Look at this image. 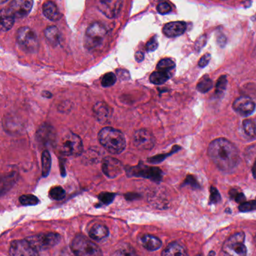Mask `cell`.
Masks as SVG:
<instances>
[{"label": "cell", "instance_id": "12", "mask_svg": "<svg viewBox=\"0 0 256 256\" xmlns=\"http://www.w3.org/2000/svg\"><path fill=\"white\" fill-rule=\"evenodd\" d=\"M122 4L124 2L120 0H104L98 2V8L106 17L113 19L120 12Z\"/></svg>", "mask_w": 256, "mask_h": 256}, {"label": "cell", "instance_id": "5", "mask_svg": "<svg viewBox=\"0 0 256 256\" xmlns=\"http://www.w3.org/2000/svg\"><path fill=\"white\" fill-rule=\"evenodd\" d=\"M108 34L106 26L100 22H95L90 25L85 34V47L89 50L96 48L102 43Z\"/></svg>", "mask_w": 256, "mask_h": 256}, {"label": "cell", "instance_id": "14", "mask_svg": "<svg viewBox=\"0 0 256 256\" xmlns=\"http://www.w3.org/2000/svg\"><path fill=\"white\" fill-rule=\"evenodd\" d=\"M132 174L134 176H142V178H149L152 180H161L162 173L158 168L148 167L146 166H136L132 168Z\"/></svg>", "mask_w": 256, "mask_h": 256}, {"label": "cell", "instance_id": "44", "mask_svg": "<svg viewBox=\"0 0 256 256\" xmlns=\"http://www.w3.org/2000/svg\"><path fill=\"white\" fill-rule=\"evenodd\" d=\"M185 184L192 186H198V182H196V180L193 178V176H187Z\"/></svg>", "mask_w": 256, "mask_h": 256}, {"label": "cell", "instance_id": "49", "mask_svg": "<svg viewBox=\"0 0 256 256\" xmlns=\"http://www.w3.org/2000/svg\"><path fill=\"white\" fill-rule=\"evenodd\" d=\"M214 254H215V252L212 251L209 253V256H214Z\"/></svg>", "mask_w": 256, "mask_h": 256}, {"label": "cell", "instance_id": "15", "mask_svg": "<svg viewBox=\"0 0 256 256\" xmlns=\"http://www.w3.org/2000/svg\"><path fill=\"white\" fill-rule=\"evenodd\" d=\"M122 166L120 162L112 157H106L102 161V170L106 176L116 178L122 172Z\"/></svg>", "mask_w": 256, "mask_h": 256}, {"label": "cell", "instance_id": "43", "mask_svg": "<svg viewBox=\"0 0 256 256\" xmlns=\"http://www.w3.org/2000/svg\"><path fill=\"white\" fill-rule=\"evenodd\" d=\"M232 196H234V198L235 200H236V202H241V203H244V202H245V197H244V194H242V193L235 192V194H232Z\"/></svg>", "mask_w": 256, "mask_h": 256}, {"label": "cell", "instance_id": "50", "mask_svg": "<svg viewBox=\"0 0 256 256\" xmlns=\"http://www.w3.org/2000/svg\"></svg>", "mask_w": 256, "mask_h": 256}, {"label": "cell", "instance_id": "24", "mask_svg": "<svg viewBox=\"0 0 256 256\" xmlns=\"http://www.w3.org/2000/svg\"><path fill=\"white\" fill-rule=\"evenodd\" d=\"M242 130L248 137L256 138V122L252 120H245L242 122Z\"/></svg>", "mask_w": 256, "mask_h": 256}, {"label": "cell", "instance_id": "41", "mask_svg": "<svg viewBox=\"0 0 256 256\" xmlns=\"http://www.w3.org/2000/svg\"><path fill=\"white\" fill-rule=\"evenodd\" d=\"M220 200V193L217 191L216 188L212 187V188H211L210 202H212V203H216V202H218Z\"/></svg>", "mask_w": 256, "mask_h": 256}, {"label": "cell", "instance_id": "47", "mask_svg": "<svg viewBox=\"0 0 256 256\" xmlns=\"http://www.w3.org/2000/svg\"><path fill=\"white\" fill-rule=\"evenodd\" d=\"M43 97H46V98H52V94L50 92H49L48 91H44L42 94Z\"/></svg>", "mask_w": 256, "mask_h": 256}, {"label": "cell", "instance_id": "26", "mask_svg": "<svg viewBox=\"0 0 256 256\" xmlns=\"http://www.w3.org/2000/svg\"><path fill=\"white\" fill-rule=\"evenodd\" d=\"M228 80L226 76H220L216 84L215 96L220 98L224 95V91L227 88Z\"/></svg>", "mask_w": 256, "mask_h": 256}, {"label": "cell", "instance_id": "32", "mask_svg": "<svg viewBox=\"0 0 256 256\" xmlns=\"http://www.w3.org/2000/svg\"><path fill=\"white\" fill-rule=\"evenodd\" d=\"M49 194L52 198L54 200H61L65 197L66 192L61 186H54L49 192Z\"/></svg>", "mask_w": 256, "mask_h": 256}, {"label": "cell", "instance_id": "8", "mask_svg": "<svg viewBox=\"0 0 256 256\" xmlns=\"http://www.w3.org/2000/svg\"><path fill=\"white\" fill-rule=\"evenodd\" d=\"M26 240L38 251V250H48L54 246L60 241L61 236L59 234L50 232V233L34 235V236H29Z\"/></svg>", "mask_w": 256, "mask_h": 256}, {"label": "cell", "instance_id": "25", "mask_svg": "<svg viewBox=\"0 0 256 256\" xmlns=\"http://www.w3.org/2000/svg\"><path fill=\"white\" fill-rule=\"evenodd\" d=\"M42 175L43 176H47L50 172L52 167V157L50 152L48 150L43 151L42 155Z\"/></svg>", "mask_w": 256, "mask_h": 256}, {"label": "cell", "instance_id": "20", "mask_svg": "<svg viewBox=\"0 0 256 256\" xmlns=\"http://www.w3.org/2000/svg\"><path fill=\"white\" fill-rule=\"evenodd\" d=\"M142 244L145 248L150 251H155L162 246V241L154 235L145 234L142 236Z\"/></svg>", "mask_w": 256, "mask_h": 256}, {"label": "cell", "instance_id": "7", "mask_svg": "<svg viewBox=\"0 0 256 256\" xmlns=\"http://www.w3.org/2000/svg\"><path fill=\"white\" fill-rule=\"evenodd\" d=\"M17 42L26 53H36L38 50V36L32 29L28 26H23L18 30Z\"/></svg>", "mask_w": 256, "mask_h": 256}, {"label": "cell", "instance_id": "42", "mask_svg": "<svg viewBox=\"0 0 256 256\" xmlns=\"http://www.w3.org/2000/svg\"><path fill=\"white\" fill-rule=\"evenodd\" d=\"M217 43H218V46L221 48L224 47V46L226 44V42H227V38L224 36V35L223 34H220V35L217 36Z\"/></svg>", "mask_w": 256, "mask_h": 256}, {"label": "cell", "instance_id": "16", "mask_svg": "<svg viewBox=\"0 0 256 256\" xmlns=\"http://www.w3.org/2000/svg\"><path fill=\"white\" fill-rule=\"evenodd\" d=\"M94 116L98 122L102 124H106L110 121L113 114L112 108L104 102H100L94 106Z\"/></svg>", "mask_w": 256, "mask_h": 256}, {"label": "cell", "instance_id": "22", "mask_svg": "<svg viewBox=\"0 0 256 256\" xmlns=\"http://www.w3.org/2000/svg\"><path fill=\"white\" fill-rule=\"evenodd\" d=\"M163 256H187L186 251L180 244L172 242L163 252Z\"/></svg>", "mask_w": 256, "mask_h": 256}, {"label": "cell", "instance_id": "45", "mask_svg": "<svg viewBox=\"0 0 256 256\" xmlns=\"http://www.w3.org/2000/svg\"><path fill=\"white\" fill-rule=\"evenodd\" d=\"M60 256H77L72 251H70L68 248H64L61 252Z\"/></svg>", "mask_w": 256, "mask_h": 256}, {"label": "cell", "instance_id": "40", "mask_svg": "<svg viewBox=\"0 0 256 256\" xmlns=\"http://www.w3.org/2000/svg\"><path fill=\"white\" fill-rule=\"evenodd\" d=\"M210 59L211 56L210 54H206L204 55V56L200 58V60H199V66H200V68H204V67L209 64Z\"/></svg>", "mask_w": 256, "mask_h": 256}, {"label": "cell", "instance_id": "38", "mask_svg": "<svg viewBox=\"0 0 256 256\" xmlns=\"http://www.w3.org/2000/svg\"><path fill=\"white\" fill-rule=\"evenodd\" d=\"M158 46V41H157L156 37H152V38H151L149 42H148V44H146V50H148V52H154V50H156Z\"/></svg>", "mask_w": 256, "mask_h": 256}, {"label": "cell", "instance_id": "2", "mask_svg": "<svg viewBox=\"0 0 256 256\" xmlns=\"http://www.w3.org/2000/svg\"><path fill=\"white\" fill-rule=\"evenodd\" d=\"M103 148L112 154H120L126 146L125 136L122 132L112 127H104L98 134Z\"/></svg>", "mask_w": 256, "mask_h": 256}, {"label": "cell", "instance_id": "35", "mask_svg": "<svg viewBox=\"0 0 256 256\" xmlns=\"http://www.w3.org/2000/svg\"><path fill=\"white\" fill-rule=\"evenodd\" d=\"M115 194L114 193L103 192L98 196L100 202H102L104 204H108L112 203V200L114 198Z\"/></svg>", "mask_w": 256, "mask_h": 256}, {"label": "cell", "instance_id": "29", "mask_svg": "<svg viewBox=\"0 0 256 256\" xmlns=\"http://www.w3.org/2000/svg\"><path fill=\"white\" fill-rule=\"evenodd\" d=\"M175 62L169 58L162 60L157 64V71L164 72L169 73L173 68H175Z\"/></svg>", "mask_w": 256, "mask_h": 256}, {"label": "cell", "instance_id": "23", "mask_svg": "<svg viewBox=\"0 0 256 256\" xmlns=\"http://www.w3.org/2000/svg\"><path fill=\"white\" fill-rule=\"evenodd\" d=\"M170 78V74L164 72L156 71L151 74L150 80L156 85H161L166 83Z\"/></svg>", "mask_w": 256, "mask_h": 256}, {"label": "cell", "instance_id": "19", "mask_svg": "<svg viewBox=\"0 0 256 256\" xmlns=\"http://www.w3.org/2000/svg\"><path fill=\"white\" fill-rule=\"evenodd\" d=\"M44 36L49 44L56 47L60 42V32L54 26H48L44 30Z\"/></svg>", "mask_w": 256, "mask_h": 256}, {"label": "cell", "instance_id": "27", "mask_svg": "<svg viewBox=\"0 0 256 256\" xmlns=\"http://www.w3.org/2000/svg\"><path fill=\"white\" fill-rule=\"evenodd\" d=\"M212 82L208 76H204L200 79V82L198 83L197 86H196L197 90L198 92H202V94H205V92H208L210 90L212 89Z\"/></svg>", "mask_w": 256, "mask_h": 256}, {"label": "cell", "instance_id": "48", "mask_svg": "<svg viewBox=\"0 0 256 256\" xmlns=\"http://www.w3.org/2000/svg\"><path fill=\"white\" fill-rule=\"evenodd\" d=\"M252 174L253 176L256 179V160L254 161V164L252 166Z\"/></svg>", "mask_w": 256, "mask_h": 256}, {"label": "cell", "instance_id": "33", "mask_svg": "<svg viewBox=\"0 0 256 256\" xmlns=\"http://www.w3.org/2000/svg\"><path fill=\"white\" fill-rule=\"evenodd\" d=\"M19 200H20L22 204L25 205V206L36 205L38 204V202H40L38 198L32 196V194H24V196H20Z\"/></svg>", "mask_w": 256, "mask_h": 256}, {"label": "cell", "instance_id": "3", "mask_svg": "<svg viewBox=\"0 0 256 256\" xmlns=\"http://www.w3.org/2000/svg\"><path fill=\"white\" fill-rule=\"evenodd\" d=\"M56 148L62 155L78 156L83 152L82 139L72 132H64L56 143Z\"/></svg>", "mask_w": 256, "mask_h": 256}, {"label": "cell", "instance_id": "28", "mask_svg": "<svg viewBox=\"0 0 256 256\" xmlns=\"http://www.w3.org/2000/svg\"><path fill=\"white\" fill-rule=\"evenodd\" d=\"M113 256H138L136 250L128 244H124L115 251Z\"/></svg>", "mask_w": 256, "mask_h": 256}, {"label": "cell", "instance_id": "18", "mask_svg": "<svg viewBox=\"0 0 256 256\" xmlns=\"http://www.w3.org/2000/svg\"><path fill=\"white\" fill-rule=\"evenodd\" d=\"M43 14L47 18L48 20L52 22H56L59 20L62 17V14L58 10V6L54 2L48 1L43 5L42 7Z\"/></svg>", "mask_w": 256, "mask_h": 256}, {"label": "cell", "instance_id": "13", "mask_svg": "<svg viewBox=\"0 0 256 256\" xmlns=\"http://www.w3.org/2000/svg\"><path fill=\"white\" fill-rule=\"evenodd\" d=\"M233 109L242 116L251 115L256 110V104L250 97L240 96L236 98L233 103Z\"/></svg>", "mask_w": 256, "mask_h": 256}, {"label": "cell", "instance_id": "30", "mask_svg": "<svg viewBox=\"0 0 256 256\" xmlns=\"http://www.w3.org/2000/svg\"><path fill=\"white\" fill-rule=\"evenodd\" d=\"M1 30L2 31H8L12 28L14 24V18L12 16L8 14L6 12L5 13L2 12L1 16Z\"/></svg>", "mask_w": 256, "mask_h": 256}, {"label": "cell", "instance_id": "34", "mask_svg": "<svg viewBox=\"0 0 256 256\" xmlns=\"http://www.w3.org/2000/svg\"><path fill=\"white\" fill-rule=\"evenodd\" d=\"M241 212H248L256 210V200H251L248 202H244L239 206Z\"/></svg>", "mask_w": 256, "mask_h": 256}, {"label": "cell", "instance_id": "11", "mask_svg": "<svg viewBox=\"0 0 256 256\" xmlns=\"http://www.w3.org/2000/svg\"><path fill=\"white\" fill-rule=\"evenodd\" d=\"M10 256H40L38 251L26 240H17L12 242Z\"/></svg>", "mask_w": 256, "mask_h": 256}, {"label": "cell", "instance_id": "10", "mask_svg": "<svg viewBox=\"0 0 256 256\" xmlns=\"http://www.w3.org/2000/svg\"><path fill=\"white\" fill-rule=\"evenodd\" d=\"M133 143L138 149L150 150L155 146L156 139L152 133L142 128L137 130L133 136Z\"/></svg>", "mask_w": 256, "mask_h": 256}, {"label": "cell", "instance_id": "21", "mask_svg": "<svg viewBox=\"0 0 256 256\" xmlns=\"http://www.w3.org/2000/svg\"><path fill=\"white\" fill-rule=\"evenodd\" d=\"M109 234L108 228L106 226L101 224H96L91 228L89 232V235L92 239L95 240H102L107 238Z\"/></svg>", "mask_w": 256, "mask_h": 256}, {"label": "cell", "instance_id": "31", "mask_svg": "<svg viewBox=\"0 0 256 256\" xmlns=\"http://www.w3.org/2000/svg\"><path fill=\"white\" fill-rule=\"evenodd\" d=\"M116 82V77L113 72H108L102 78V85L104 88L113 86Z\"/></svg>", "mask_w": 256, "mask_h": 256}, {"label": "cell", "instance_id": "9", "mask_svg": "<svg viewBox=\"0 0 256 256\" xmlns=\"http://www.w3.org/2000/svg\"><path fill=\"white\" fill-rule=\"evenodd\" d=\"M34 1L30 0H14L10 4L6 12L16 18H24L30 12Z\"/></svg>", "mask_w": 256, "mask_h": 256}, {"label": "cell", "instance_id": "17", "mask_svg": "<svg viewBox=\"0 0 256 256\" xmlns=\"http://www.w3.org/2000/svg\"><path fill=\"white\" fill-rule=\"evenodd\" d=\"M186 30V24L184 22H170L164 25L163 34L168 37H176L182 35Z\"/></svg>", "mask_w": 256, "mask_h": 256}, {"label": "cell", "instance_id": "46", "mask_svg": "<svg viewBox=\"0 0 256 256\" xmlns=\"http://www.w3.org/2000/svg\"><path fill=\"white\" fill-rule=\"evenodd\" d=\"M144 58V54L142 52H137L136 54V59L138 62H142Z\"/></svg>", "mask_w": 256, "mask_h": 256}, {"label": "cell", "instance_id": "36", "mask_svg": "<svg viewBox=\"0 0 256 256\" xmlns=\"http://www.w3.org/2000/svg\"><path fill=\"white\" fill-rule=\"evenodd\" d=\"M157 11L161 14H168V13L172 11V6H170V4H168V2H160V4H158V6H157Z\"/></svg>", "mask_w": 256, "mask_h": 256}, {"label": "cell", "instance_id": "1", "mask_svg": "<svg viewBox=\"0 0 256 256\" xmlns=\"http://www.w3.org/2000/svg\"><path fill=\"white\" fill-rule=\"evenodd\" d=\"M208 152L212 162L218 169L226 173L234 170L239 164V150L227 139H216L210 144Z\"/></svg>", "mask_w": 256, "mask_h": 256}, {"label": "cell", "instance_id": "39", "mask_svg": "<svg viewBox=\"0 0 256 256\" xmlns=\"http://www.w3.org/2000/svg\"><path fill=\"white\" fill-rule=\"evenodd\" d=\"M206 43V35L200 36L196 42V49L199 52L202 48L204 47Z\"/></svg>", "mask_w": 256, "mask_h": 256}, {"label": "cell", "instance_id": "6", "mask_svg": "<svg viewBox=\"0 0 256 256\" xmlns=\"http://www.w3.org/2000/svg\"><path fill=\"white\" fill-rule=\"evenodd\" d=\"M245 234L238 232L224 241L222 252L224 256H246V247L244 244Z\"/></svg>", "mask_w": 256, "mask_h": 256}, {"label": "cell", "instance_id": "4", "mask_svg": "<svg viewBox=\"0 0 256 256\" xmlns=\"http://www.w3.org/2000/svg\"><path fill=\"white\" fill-rule=\"evenodd\" d=\"M71 250L77 256H102L97 244L82 234H78L72 241Z\"/></svg>", "mask_w": 256, "mask_h": 256}, {"label": "cell", "instance_id": "37", "mask_svg": "<svg viewBox=\"0 0 256 256\" xmlns=\"http://www.w3.org/2000/svg\"><path fill=\"white\" fill-rule=\"evenodd\" d=\"M180 146H174V148L173 151H172V152H169V154H164V155H160V156H156L155 157H152V158H149V161L151 162L152 163H158L162 161L163 160H164V158H166V157L168 156H170V154H174V152H176V151H178V149H180Z\"/></svg>", "mask_w": 256, "mask_h": 256}]
</instances>
